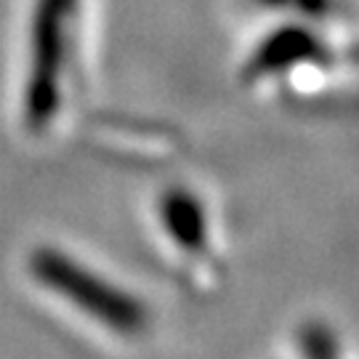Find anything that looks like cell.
I'll list each match as a JSON object with an SVG mask.
<instances>
[{
  "label": "cell",
  "mask_w": 359,
  "mask_h": 359,
  "mask_svg": "<svg viewBox=\"0 0 359 359\" xmlns=\"http://www.w3.org/2000/svg\"><path fill=\"white\" fill-rule=\"evenodd\" d=\"M311 359H330V354L325 351V338L322 335L311 338Z\"/></svg>",
  "instance_id": "3957f363"
},
{
  "label": "cell",
  "mask_w": 359,
  "mask_h": 359,
  "mask_svg": "<svg viewBox=\"0 0 359 359\" xmlns=\"http://www.w3.org/2000/svg\"><path fill=\"white\" fill-rule=\"evenodd\" d=\"M29 274L56 298L117 335L142 333L149 322L144 301L59 248H35L29 256Z\"/></svg>",
  "instance_id": "6da1fadb"
},
{
  "label": "cell",
  "mask_w": 359,
  "mask_h": 359,
  "mask_svg": "<svg viewBox=\"0 0 359 359\" xmlns=\"http://www.w3.org/2000/svg\"><path fill=\"white\" fill-rule=\"evenodd\" d=\"M160 221L173 243L187 253H200L208 243V213L192 192L173 189L160 200Z\"/></svg>",
  "instance_id": "7a4b0ae2"
}]
</instances>
